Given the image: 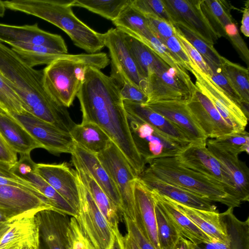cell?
I'll list each match as a JSON object with an SVG mask.
<instances>
[{"label":"cell","mask_w":249,"mask_h":249,"mask_svg":"<svg viewBox=\"0 0 249 249\" xmlns=\"http://www.w3.org/2000/svg\"><path fill=\"white\" fill-rule=\"evenodd\" d=\"M20 156L19 160L11 166L12 173L37 190L48 200L53 210L76 217L77 211L36 173V163L31 159L30 154Z\"/></svg>","instance_id":"2e32d148"},{"label":"cell","mask_w":249,"mask_h":249,"mask_svg":"<svg viewBox=\"0 0 249 249\" xmlns=\"http://www.w3.org/2000/svg\"><path fill=\"white\" fill-rule=\"evenodd\" d=\"M6 7L3 1L0 0V17H3L5 14Z\"/></svg>","instance_id":"6125c7cd"},{"label":"cell","mask_w":249,"mask_h":249,"mask_svg":"<svg viewBox=\"0 0 249 249\" xmlns=\"http://www.w3.org/2000/svg\"><path fill=\"white\" fill-rule=\"evenodd\" d=\"M71 161L81 180L87 187L97 207L113 231L119 229L122 212L115 206L94 179L71 156Z\"/></svg>","instance_id":"f1b7e54d"},{"label":"cell","mask_w":249,"mask_h":249,"mask_svg":"<svg viewBox=\"0 0 249 249\" xmlns=\"http://www.w3.org/2000/svg\"><path fill=\"white\" fill-rule=\"evenodd\" d=\"M8 114L17 120L41 144L42 148L50 153H72L75 142L70 133L61 130L27 111L20 114Z\"/></svg>","instance_id":"8fae6325"},{"label":"cell","mask_w":249,"mask_h":249,"mask_svg":"<svg viewBox=\"0 0 249 249\" xmlns=\"http://www.w3.org/2000/svg\"><path fill=\"white\" fill-rule=\"evenodd\" d=\"M11 49L32 68L39 65H48L66 54L43 46L13 47Z\"/></svg>","instance_id":"74e56055"},{"label":"cell","mask_w":249,"mask_h":249,"mask_svg":"<svg viewBox=\"0 0 249 249\" xmlns=\"http://www.w3.org/2000/svg\"><path fill=\"white\" fill-rule=\"evenodd\" d=\"M186 100L160 101L145 105L175 124L191 142H206L208 138L192 116Z\"/></svg>","instance_id":"d6986e66"},{"label":"cell","mask_w":249,"mask_h":249,"mask_svg":"<svg viewBox=\"0 0 249 249\" xmlns=\"http://www.w3.org/2000/svg\"><path fill=\"white\" fill-rule=\"evenodd\" d=\"M123 103L128 117L148 124L159 134L183 146L191 143L175 124L147 106L126 100Z\"/></svg>","instance_id":"603a6c76"},{"label":"cell","mask_w":249,"mask_h":249,"mask_svg":"<svg viewBox=\"0 0 249 249\" xmlns=\"http://www.w3.org/2000/svg\"><path fill=\"white\" fill-rule=\"evenodd\" d=\"M78 179L80 202L75 218L95 249H109L113 241V231L78 175Z\"/></svg>","instance_id":"52a82bcc"},{"label":"cell","mask_w":249,"mask_h":249,"mask_svg":"<svg viewBox=\"0 0 249 249\" xmlns=\"http://www.w3.org/2000/svg\"><path fill=\"white\" fill-rule=\"evenodd\" d=\"M0 135L7 145L20 155L30 154L42 146L12 116L0 110Z\"/></svg>","instance_id":"83f0119b"},{"label":"cell","mask_w":249,"mask_h":249,"mask_svg":"<svg viewBox=\"0 0 249 249\" xmlns=\"http://www.w3.org/2000/svg\"><path fill=\"white\" fill-rule=\"evenodd\" d=\"M36 213L13 220L0 240V249H39L40 240Z\"/></svg>","instance_id":"7402d4cb"},{"label":"cell","mask_w":249,"mask_h":249,"mask_svg":"<svg viewBox=\"0 0 249 249\" xmlns=\"http://www.w3.org/2000/svg\"><path fill=\"white\" fill-rule=\"evenodd\" d=\"M173 24L181 23L213 46L219 38L201 8V0H163Z\"/></svg>","instance_id":"4fadbf2b"},{"label":"cell","mask_w":249,"mask_h":249,"mask_svg":"<svg viewBox=\"0 0 249 249\" xmlns=\"http://www.w3.org/2000/svg\"><path fill=\"white\" fill-rule=\"evenodd\" d=\"M188 71L196 77V88L211 100L226 123L235 132L245 130L249 118L241 108L194 63Z\"/></svg>","instance_id":"30bf717a"},{"label":"cell","mask_w":249,"mask_h":249,"mask_svg":"<svg viewBox=\"0 0 249 249\" xmlns=\"http://www.w3.org/2000/svg\"><path fill=\"white\" fill-rule=\"evenodd\" d=\"M97 155L118 190L123 214L135 221L133 184L137 177L123 153L111 140L107 147Z\"/></svg>","instance_id":"8992f818"},{"label":"cell","mask_w":249,"mask_h":249,"mask_svg":"<svg viewBox=\"0 0 249 249\" xmlns=\"http://www.w3.org/2000/svg\"><path fill=\"white\" fill-rule=\"evenodd\" d=\"M171 249H195V245L181 236Z\"/></svg>","instance_id":"680465c9"},{"label":"cell","mask_w":249,"mask_h":249,"mask_svg":"<svg viewBox=\"0 0 249 249\" xmlns=\"http://www.w3.org/2000/svg\"><path fill=\"white\" fill-rule=\"evenodd\" d=\"M240 31L246 37L249 36V1L245 3L240 27Z\"/></svg>","instance_id":"11a10c76"},{"label":"cell","mask_w":249,"mask_h":249,"mask_svg":"<svg viewBox=\"0 0 249 249\" xmlns=\"http://www.w3.org/2000/svg\"><path fill=\"white\" fill-rule=\"evenodd\" d=\"M135 144L146 164L153 158L174 157L183 146L159 134L147 124L128 117Z\"/></svg>","instance_id":"5bb4252c"},{"label":"cell","mask_w":249,"mask_h":249,"mask_svg":"<svg viewBox=\"0 0 249 249\" xmlns=\"http://www.w3.org/2000/svg\"><path fill=\"white\" fill-rule=\"evenodd\" d=\"M146 164L148 166L144 171L165 182L229 207L234 208L241 204L220 183L181 165L174 156L153 158Z\"/></svg>","instance_id":"5b68a950"},{"label":"cell","mask_w":249,"mask_h":249,"mask_svg":"<svg viewBox=\"0 0 249 249\" xmlns=\"http://www.w3.org/2000/svg\"><path fill=\"white\" fill-rule=\"evenodd\" d=\"M146 93L148 97L146 104L160 101L187 99L183 94L165 84L154 72L150 74L146 79Z\"/></svg>","instance_id":"f35d334b"},{"label":"cell","mask_w":249,"mask_h":249,"mask_svg":"<svg viewBox=\"0 0 249 249\" xmlns=\"http://www.w3.org/2000/svg\"><path fill=\"white\" fill-rule=\"evenodd\" d=\"M211 153L223 164L230 174L236 188L238 199L241 202L249 200V170L238 155L223 151L207 142Z\"/></svg>","instance_id":"4dcf8cb0"},{"label":"cell","mask_w":249,"mask_h":249,"mask_svg":"<svg viewBox=\"0 0 249 249\" xmlns=\"http://www.w3.org/2000/svg\"><path fill=\"white\" fill-rule=\"evenodd\" d=\"M136 213L135 222L144 236L160 249L157 235L155 202L150 190L137 177L133 184Z\"/></svg>","instance_id":"44dd1931"},{"label":"cell","mask_w":249,"mask_h":249,"mask_svg":"<svg viewBox=\"0 0 249 249\" xmlns=\"http://www.w3.org/2000/svg\"><path fill=\"white\" fill-rule=\"evenodd\" d=\"M159 40L180 60L183 68L187 71L189 67L193 62L181 46L176 36Z\"/></svg>","instance_id":"f5cc1de1"},{"label":"cell","mask_w":249,"mask_h":249,"mask_svg":"<svg viewBox=\"0 0 249 249\" xmlns=\"http://www.w3.org/2000/svg\"><path fill=\"white\" fill-rule=\"evenodd\" d=\"M36 173L78 212L80 192L78 175L68 164H36Z\"/></svg>","instance_id":"e0dca14e"},{"label":"cell","mask_w":249,"mask_h":249,"mask_svg":"<svg viewBox=\"0 0 249 249\" xmlns=\"http://www.w3.org/2000/svg\"><path fill=\"white\" fill-rule=\"evenodd\" d=\"M186 102L192 116L207 138L216 139L235 132L208 97L196 88Z\"/></svg>","instance_id":"9a60e30c"},{"label":"cell","mask_w":249,"mask_h":249,"mask_svg":"<svg viewBox=\"0 0 249 249\" xmlns=\"http://www.w3.org/2000/svg\"><path fill=\"white\" fill-rule=\"evenodd\" d=\"M70 133L75 143L96 154L104 150L111 140L100 127L89 122L75 124Z\"/></svg>","instance_id":"1f68e13d"},{"label":"cell","mask_w":249,"mask_h":249,"mask_svg":"<svg viewBox=\"0 0 249 249\" xmlns=\"http://www.w3.org/2000/svg\"><path fill=\"white\" fill-rule=\"evenodd\" d=\"M0 110L7 113L18 114L26 111L21 100L0 71Z\"/></svg>","instance_id":"f6af8a7d"},{"label":"cell","mask_w":249,"mask_h":249,"mask_svg":"<svg viewBox=\"0 0 249 249\" xmlns=\"http://www.w3.org/2000/svg\"><path fill=\"white\" fill-rule=\"evenodd\" d=\"M130 0H73L71 6L87 9L111 20L116 19Z\"/></svg>","instance_id":"8d00e7d4"},{"label":"cell","mask_w":249,"mask_h":249,"mask_svg":"<svg viewBox=\"0 0 249 249\" xmlns=\"http://www.w3.org/2000/svg\"><path fill=\"white\" fill-rule=\"evenodd\" d=\"M0 71L21 100L26 111L70 132L76 124L67 107L55 101L45 89L43 70L29 66L0 42Z\"/></svg>","instance_id":"7a4b0ae2"},{"label":"cell","mask_w":249,"mask_h":249,"mask_svg":"<svg viewBox=\"0 0 249 249\" xmlns=\"http://www.w3.org/2000/svg\"><path fill=\"white\" fill-rule=\"evenodd\" d=\"M155 211L160 248L171 249L181 235L156 202Z\"/></svg>","instance_id":"60d3db41"},{"label":"cell","mask_w":249,"mask_h":249,"mask_svg":"<svg viewBox=\"0 0 249 249\" xmlns=\"http://www.w3.org/2000/svg\"><path fill=\"white\" fill-rule=\"evenodd\" d=\"M0 161L13 165L18 161L17 153L6 143L0 135Z\"/></svg>","instance_id":"db71d44e"},{"label":"cell","mask_w":249,"mask_h":249,"mask_svg":"<svg viewBox=\"0 0 249 249\" xmlns=\"http://www.w3.org/2000/svg\"><path fill=\"white\" fill-rule=\"evenodd\" d=\"M220 221L228 235V243L218 241L195 245V249H249V217L244 221L233 214V208L229 207L219 213Z\"/></svg>","instance_id":"484cf974"},{"label":"cell","mask_w":249,"mask_h":249,"mask_svg":"<svg viewBox=\"0 0 249 249\" xmlns=\"http://www.w3.org/2000/svg\"><path fill=\"white\" fill-rule=\"evenodd\" d=\"M112 23L117 29L136 39L153 35L146 18L132 5L131 0Z\"/></svg>","instance_id":"d6a6232c"},{"label":"cell","mask_w":249,"mask_h":249,"mask_svg":"<svg viewBox=\"0 0 249 249\" xmlns=\"http://www.w3.org/2000/svg\"><path fill=\"white\" fill-rule=\"evenodd\" d=\"M71 0H12L3 1L6 8L37 17L58 27L73 44L88 53L105 47L104 34L93 30L73 13Z\"/></svg>","instance_id":"3957f363"},{"label":"cell","mask_w":249,"mask_h":249,"mask_svg":"<svg viewBox=\"0 0 249 249\" xmlns=\"http://www.w3.org/2000/svg\"><path fill=\"white\" fill-rule=\"evenodd\" d=\"M174 25L198 51L204 60H207L218 66H221L223 56L218 53L213 46L206 42L183 24L178 22L174 24Z\"/></svg>","instance_id":"b9f144b4"},{"label":"cell","mask_w":249,"mask_h":249,"mask_svg":"<svg viewBox=\"0 0 249 249\" xmlns=\"http://www.w3.org/2000/svg\"><path fill=\"white\" fill-rule=\"evenodd\" d=\"M207 142L220 150L232 154L249 152V134L246 130L234 132L224 136L210 139Z\"/></svg>","instance_id":"ab89813d"},{"label":"cell","mask_w":249,"mask_h":249,"mask_svg":"<svg viewBox=\"0 0 249 249\" xmlns=\"http://www.w3.org/2000/svg\"><path fill=\"white\" fill-rule=\"evenodd\" d=\"M171 200L181 213L213 241L226 244L229 242V237L220 221L218 211L196 209Z\"/></svg>","instance_id":"f546056e"},{"label":"cell","mask_w":249,"mask_h":249,"mask_svg":"<svg viewBox=\"0 0 249 249\" xmlns=\"http://www.w3.org/2000/svg\"><path fill=\"white\" fill-rule=\"evenodd\" d=\"M39 236L47 249H70L69 215L52 209L36 214Z\"/></svg>","instance_id":"ffe728a7"},{"label":"cell","mask_w":249,"mask_h":249,"mask_svg":"<svg viewBox=\"0 0 249 249\" xmlns=\"http://www.w3.org/2000/svg\"><path fill=\"white\" fill-rule=\"evenodd\" d=\"M131 4L142 14H153L173 24L163 0H131Z\"/></svg>","instance_id":"bcb514c9"},{"label":"cell","mask_w":249,"mask_h":249,"mask_svg":"<svg viewBox=\"0 0 249 249\" xmlns=\"http://www.w3.org/2000/svg\"><path fill=\"white\" fill-rule=\"evenodd\" d=\"M221 68L232 87L246 104H249V69L223 57Z\"/></svg>","instance_id":"d590c367"},{"label":"cell","mask_w":249,"mask_h":249,"mask_svg":"<svg viewBox=\"0 0 249 249\" xmlns=\"http://www.w3.org/2000/svg\"><path fill=\"white\" fill-rule=\"evenodd\" d=\"M71 155L122 212V202L119 193L112 179L99 160L97 155L75 142Z\"/></svg>","instance_id":"d4e9b609"},{"label":"cell","mask_w":249,"mask_h":249,"mask_svg":"<svg viewBox=\"0 0 249 249\" xmlns=\"http://www.w3.org/2000/svg\"><path fill=\"white\" fill-rule=\"evenodd\" d=\"M109 61L105 53L65 54L43 70L44 88L55 101L69 107L81 88L87 68L93 67L101 70Z\"/></svg>","instance_id":"277c9868"},{"label":"cell","mask_w":249,"mask_h":249,"mask_svg":"<svg viewBox=\"0 0 249 249\" xmlns=\"http://www.w3.org/2000/svg\"><path fill=\"white\" fill-rule=\"evenodd\" d=\"M200 4L203 14L219 38L226 37L225 28L236 22L229 4L224 0H201Z\"/></svg>","instance_id":"836d02e7"},{"label":"cell","mask_w":249,"mask_h":249,"mask_svg":"<svg viewBox=\"0 0 249 249\" xmlns=\"http://www.w3.org/2000/svg\"><path fill=\"white\" fill-rule=\"evenodd\" d=\"M0 42L13 47L43 46L68 54V48L62 37L33 25L15 26L0 23Z\"/></svg>","instance_id":"7c38bea8"},{"label":"cell","mask_w":249,"mask_h":249,"mask_svg":"<svg viewBox=\"0 0 249 249\" xmlns=\"http://www.w3.org/2000/svg\"><path fill=\"white\" fill-rule=\"evenodd\" d=\"M124 35L127 47L136 64L142 77L146 81L154 72L159 58L142 42L126 34Z\"/></svg>","instance_id":"e575fe53"},{"label":"cell","mask_w":249,"mask_h":249,"mask_svg":"<svg viewBox=\"0 0 249 249\" xmlns=\"http://www.w3.org/2000/svg\"><path fill=\"white\" fill-rule=\"evenodd\" d=\"M127 234L134 240L140 249H156L154 246L144 236L135 221L123 214Z\"/></svg>","instance_id":"816d5d0a"},{"label":"cell","mask_w":249,"mask_h":249,"mask_svg":"<svg viewBox=\"0 0 249 249\" xmlns=\"http://www.w3.org/2000/svg\"><path fill=\"white\" fill-rule=\"evenodd\" d=\"M120 94L123 101L126 100L139 104H146L148 97L140 88L129 83H124L119 87Z\"/></svg>","instance_id":"f907efd6"},{"label":"cell","mask_w":249,"mask_h":249,"mask_svg":"<svg viewBox=\"0 0 249 249\" xmlns=\"http://www.w3.org/2000/svg\"><path fill=\"white\" fill-rule=\"evenodd\" d=\"M210 69V79L219 87L231 100L237 104L249 118V104L245 103L232 87L229 80L218 66L207 60H204Z\"/></svg>","instance_id":"ee69618b"},{"label":"cell","mask_w":249,"mask_h":249,"mask_svg":"<svg viewBox=\"0 0 249 249\" xmlns=\"http://www.w3.org/2000/svg\"><path fill=\"white\" fill-rule=\"evenodd\" d=\"M114 239L112 245L109 249H124L123 237L119 229H116L113 231Z\"/></svg>","instance_id":"91938a15"},{"label":"cell","mask_w":249,"mask_h":249,"mask_svg":"<svg viewBox=\"0 0 249 249\" xmlns=\"http://www.w3.org/2000/svg\"><path fill=\"white\" fill-rule=\"evenodd\" d=\"M152 33L159 40H163L176 36L173 24L153 14H143Z\"/></svg>","instance_id":"7dc6e473"},{"label":"cell","mask_w":249,"mask_h":249,"mask_svg":"<svg viewBox=\"0 0 249 249\" xmlns=\"http://www.w3.org/2000/svg\"><path fill=\"white\" fill-rule=\"evenodd\" d=\"M12 165L0 161V176L12 179H14L20 182H26L25 180L18 178L11 171Z\"/></svg>","instance_id":"9f6ffc18"},{"label":"cell","mask_w":249,"mask_h":249,"mask_svg":"<svg viewBox=\"0 0 249 249\" xmlns=\"http://www.w3.org/2000/svg\"><path fill=\"white\" fill-rule=\"evenodd\" d=\"M174 157L181 165L220 183L230 195L238 200L230 174L209 150L207 141L190 143L182 147Z\"/></svg>","instance_id":"ba28073f"},{"label":"cell","mask_w":249,"mask_h":249,"mask_svg":"<svg viewBox=\"0 0 249 249\" xmlns=\"http://www.w3.org/2000/svg\"><path fill=\"white\" fill-rule=\"evenodd\" d=\"M53 208L31 191L0 184V212L11 219Z\"/></svg>","instance_id":"ac0fdd59"},{"label":"cell","mask_w":249,"mask_h":249,"mask_svg":"<svg viewBox=\"0 0 249 249\" xmlns=\"http://www.w3.org/2000/svg\"><path fill=\"white\" fill-rule=\"evenodd\" d=\"M68 236L70 249H95L84 235L74 217L70 218Z\"/></svg>","instance_id":"c3c4849f"},{"label":"cell","mask_w":249,"mask_h":249,"mask_svg":"<svg viewBox=\"0 0 249 249\" xmlns=\"http://www.w3.org/2000/svg\"></svg>","instance_id":"be15d7a7"},{"label":"cell","mask_w":249,"mask_h":249,"mask_svg":"<svg viewBox=\"0 0 249 249\" xmlns=\"http://www.w3.org/2000/svg\"><path fill=\"white\" fill-rule=\"evenodd\" d=\"M149 190L155 201L162 209L182 236L195 245L215 241L181 213L169 198L160 195L155 190Z\"/></svg>","instance_id":"4316f807"},{"label":"cell","mask_w":249,"mask_h":249,"mask_svg":"<svg viewBox=\"0 0 249 249\" xmlns=\"http://www.w3.org/2000/svg\"><path fill=\"white\" fill-rule=\"evenodd\" d=\"M104 35L105 46L110 57V77L119 87L124 83H129L146 93V82L139 71L126 44L124 33L115 28L109 29Z\"/></svg>","instance_id":"9c48e42d"},{"label":"cell","mask_w":249,"mask_h":249,"mask_svg":"<svg viewBox=\"0 0 249 249\" xmlns=\"http://www.w3.org/2000/svg\"><path fill=\"white\" fill-rule=\"evenodd\" d=\"M13 220L0 212V240L9 229Z\"/></svg>","instance_id":"6f0895ef"},{"label":"cell","mask_w":249,"mask_h":249,"mask_svg":"<svg viewBox=\"0 0 249 249\" xmlns=\"http://www.w3.org/2000/svg\"><path fill=\"white\" fill-rule=\"evenodd\" d=\"M149 189L189 207L213 212L218 211L211 200L182 187L165 182L143 171L137 177Z\"/></svg>","instance_id":"cb8c5ba5"},{"label":"cell","mask_w":249,"mask_h":249,"mask_svg":"<svg viewBox=\"0 0 249 249\" xmlns=\"http://www.w3.org/2000/svg\"><path fill=\"white\" fill-rule=\"evenodd\" d=\"M136 39L146 46L153 53L179 74L187 79H191L180 60L155 36L141 37Z\"/></svg>","instance_id":"7bdbcfd3"},{"label":"cell","mask_w":249,"mask_h":249,"mask_svg":"<svg viewBox=\"0 0 249 249\" xmlns=\"http://www.w3.org/2000/svg\"><path fill=\"white\" fill-rule=\"evenodd\" d=\"M176 36L193 62L196 65L203 73L208 76H210L211 73V70L202 56L176 28Z\"/></svg>","instance_id":"681fc988"},{"label":"cell","mask_w":249,"mask_h":249,"mask_svg":"<svg viewBox=\"0 0 249 249\" xmlns=\"http://www.w3.org/2000/svg\"><path fill=\"white\" fill-rule=\"evenodd\" d=\"M76 97L82 122H92L100 127L120 149L135 175L139 176L146 163L133 140L117 84L100 70L89 67Z\"/></svg>","instance_id":"6da1fadb"},{"label":"cell","mask_w":249,"mask_h":249,"mask_svg":"<svg viewBox=\"0 0 249 249\" xmlns=\"http://www.w3.org/2000/svg\"><path fill=\"white\" fill-rule=\"evenodd\" d=\"M123 242L124 249H140L134 240L128 234L123 236Z\"/></svg>","instance_id":"94428289"}]
</instances>
